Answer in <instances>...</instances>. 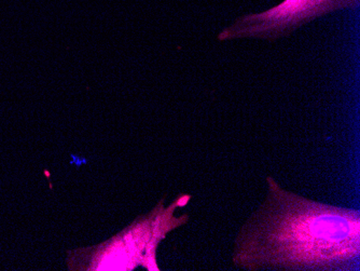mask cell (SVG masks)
I'll list each match as a JSON object with an SVG mask.
<instances>
[{"instance_id": "3", "label": "cell", "mask_w": 360, "mask_h": 271, "mask_svg": "<svg viewBox=\"0 0 360 271\" xmlns=\"http://www.w3.org/2000/svg\"><path fill=\"white\" fill-rule=\"evenodd\" d=\"M190 199L191 196H180L167 209L162 208L160 202L150 215L137 220L118 240H115L111 246V258L120 260L117 270H132L137 265H143L148 270H159L155 262L158 244L167 232L187 222L188 215L176 218L173 213L178 204L185 206Z\"/></svg>"}, {"instance_id": "1", "label": "cell", "mask_w": 360, "mask_h": 271, "mask_svg": "<svg viewBox=\"0 0 360 271\" xmlns=\"http://www.w3.org/2000/svg\"><path fill=\"white\" fill-rule=\"evenodd\" d=\"M266 199L240 226L231 262L245 271H357L360 211L284 189L266 177Z\"/></svg>"}, {"instance_id": "2", "label": "cell", "mask_w": 360, "mask_h": 271, "mask_svg": "<svg viewBox=\"0 0 360 271\" xmlns=\"http://www.w3.org/2000/svg\"><path fill=\"white\" fill-rule=\"evenodd\" d=\"M359 0H284L259 13L246 14L218 34L219 42L238 39L277 40L331 12L355 9Z\"/></svg>"}]
</instances>
